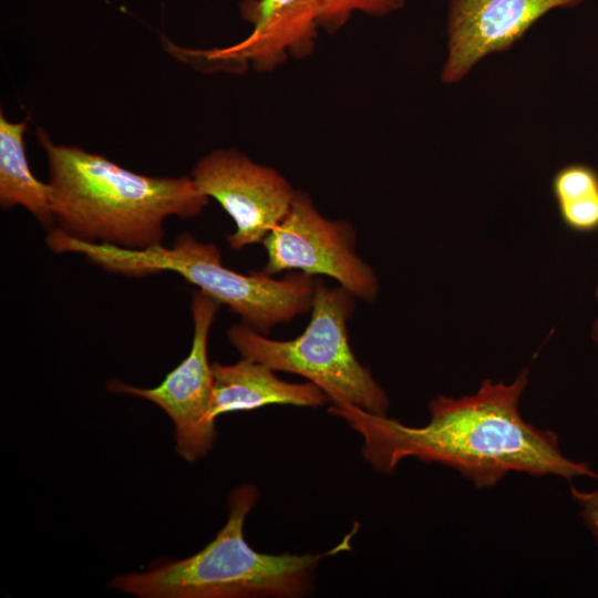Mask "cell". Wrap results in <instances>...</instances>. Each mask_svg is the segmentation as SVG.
<instances>
[{
    "mask_svg": "<svg viewBox=\"0 0 598 598\" xmlns=\"http://www.w3.org/2000/svg\"><path fill=\"white\" fill-rule=\"evenodd\" d=\"M38 137L56 228L74 239L147 249L162 244L166 218L197 216L208 204L190 176L138 174L103 155L56 145L42 128Z\"/></svg>",
    "mask_w": 598,
    "mask_h": 598,
    "instance_id": "2",
    "label": "cell"
},
{
    "mask_svg": "<svg viewBox=\"0 0 598 598\" xmlns=\"http://www.w3.org/2000/svg\"><path fill=\"white\" fill-rule=\"evenodd\" d=\"M551 190L564 224L579 233L598 229V173L586 164H569L553 177Z\"/></svg>",
    "mask_w": 598,
    "mask_h": 598,
    "instance_id": "13",
    "label": "cell"
},
{
    "mask_svg": "<svg viewBox=\"0 0 598 598\" xmlns=\"http://www.w3.org/2000/svg\"><path fill=\"white\" fill-rule=\"evenodd\" d=\"M570 495L578 507L582 523L598 544V489L582 491L571 486Z\"/></svg>",
    "mask_w": 598,
    "mask_h": 598,
    "instance_id": "15",
    "label": "cell"
},
{
    "mask_svg": "<svg viewBox=\"0 0 598 598\" xmlns=\"http://www.w3.org/2000/svg\"><path fill=\"white\" fill-rule=\"evenodd\" d=\"M56 248L60 252L81 254L90 262L125 276L176 272L262 334L311 310L317 282L313 276L300 271L275 279L264 270L241 274L229 269L215 244L199 241L187 233L169 247L161 244L147 249L85 243L61 235Z\"/></svg>",
    "mask_w": 598,
    "mask_h": 598,
    "instance_id": "4",
    "label": "cell"
},
{
    "mask_svg": "<svg viewBox=\"0 0 598 598\" xmlns=\"http://www.w3.org/2000/svg\"><path fill=\"white\" fill-rule=\"evenodd\" d=\"M529 371L512 382L482 381L460 398L439 394L429 403L430 421L411 426L350 403L332 404L363 439L362 455L378 472L391 474L401 461L415 457L457 471L476 488L497 485L512 472L565 480H598L585 461L567 457L558 435L527 422L519 410Z\"/></svg>",
    "mask_w": 598,
    "mask_h": 598,
    "instance_id": "1",
    "label": "cell"
},
{
    "mask_svg": "<svg viewBox=\"0 0 598 598\" xmlns=\"http://www.w3.org/2000/svg\"><path fill=\"white\" fill-rule=\"evenodd\" d=\"M355 297L341 286L317 279L310 321L292 340L267 338L241 322L227 332L231 346L247 358L275 371L295 373L318 385L334 404L350 403L386 415L389 399L370 370L355 358L347 323Z\"/></svg>",
    "mask_w": 598,
    "mask_h": 598,
    "instance_id": "5",
    "label": "cell"
},
{
    "mask_svg": "<svg viewBox=\"0 0 598 598\" xmlns=\"http://www.w3.org/2000/svg\"><path fill=\"white\" fill-rule=\"evenodd\" d=\"M595 296H596V300H597V302H598V286H597L596 289H595Z\"/></svg>",
    "mask_w": 598,
    "mask_h": 598,
    "instance_id": "17",
    "label": "cell"
},
{
    "mask_svg": "<svg viewBox=\"0 0 598 598\" xmlns=\"http://www.w3.org/2000/svg\"><path fill=\"white\" fill-rule=\"evenodd\" d=\"M220 305L202 292H192L194 334L188 355L155 388H137L111 381L109 389L147 400L159 406L175 426L176 452L195 462L212 448L215 420L210 416L213 369L208 361V338Z\"/></svg>",
    "mask_w": 598,
    "mask_h": 598,
    "instance_id": "7",
    "label": "cell"
},
{
    "mask_svg": "<svg viewBox=\"0 0 598 598\" xmlns=\"http://www.w3.org/2000/svg\"><path fill=\"white\" fill-rule=\"evenodd\" d=\"M190 177L199 192L215 199L234 220L236 229L226 237L234 250L262 244L287 215L296 192L278 171L235 148L208 153Z\"/></svg>",
    "mask_w": 598,
    "mask_h": 598,
    "instance_id": "8",
    "label": "cell"
},
{
    "mask_svg": "<svg viewBox=\"0 0 598 598\" xmlns=\"http://www.w3.org/2000/svg\"><path fill=\"white\" fill-rule=\"evenodd\" d=\"M212 369L210 416L215 421L219 415L234 411L255 410L270 404L317 408L329 400L315 383L286 382L271 368L247 358L234 364L215 362Z\"/></svg>",
    "mask_w": 598,
    "mask_h": 598,
    "instance_id": "11",
    "label": "cell"
},
{
    "mask_svg": "<svg viewBox=\"0 0 598 598\" xmlns=\"http://www.w3.org/2000/svg\"><path fill=\"white\" fill-rule=\"evenodd\" d=\"M27 121L10 122L0 114V204L22 206L42 224L53 221L51 187L32 173L25 154Z\"/></svg>",
    "mask_w": 598,
    "mask_h": 598,
    "instance_id": "12",
    "label": "cell"
},
{
    "mask_svg": "<svg viewBox=\"0 0 598 598\" xmlns=\"http://www.w3.org/2000/svg\"><path fill=\"white\" fill-rule=\"evenodd\" d=\"M239 8L251 32L228 48L202 51L208 61L250 63L257 72H271L288 58L305 59L316 49L320 0H243Z\"/></svg>",
    "mask_w": 598,
    "mask_h": 598,
    "instance_id": "10",
    "label": "cell"
},
{
    "mask_svg": "<svg viewBox=\"0 0 598 598\" xmlns=\"http://www.w3.org/2000/svg\"><path fill=\"white\" fill-rule=\"evenodd\" d=\"M591 339L598 347V318L594 321V324L591 327Z\"/></svg>",
    "mask_w": 598,
    "mask_h": 598,
    "instance_id": "16",
    "label": "cell"
},
{
    "mask_svg": "<svg viewBox=\"0 0 598 598\" xmlns=\"http://www.w3.org/2000/svg\"><path fill=\"white\" fill-rule=\"evenodd\" d=\"M258 496L252 485L235 488L228 498L226 524L202 550L143 573L116 576L110 586L143 598H296L308 595L319 561L349 549L352 535L323 554L259 553L244 536L245 520Z\"/></svg>",
    "mask_w": 598,
    "mask_h": 598,
    "instance_id": "3",
    "label": "cell"
},
{
    "mask_svg": "<svg viewBox=\"0 0 598 598\" xmlns=\"http://www.w3.org/2000/svg\"><path fill=\"white\" fill-rule=\"evenodd\" d=\"M262 245L274 276L286 270L328 276L358 299L371 302L379 292L375 272L355 251V231L346 220L322 216L308 193L295 192L285 218Z\"/></svg>",
    "mask_w": 598,
    "mask_h": 598,
    "instance_id": "6",
    "label": "cell"
},
{
    "mask_svg": "<svg viewBox=\"0 0 598 598\" xmlns=\"http://www.w3.org/2000/svg\"><path fill=\"white\" fill-rule=\"evenodd\" d=\"M587 0H448L441 81H463L484 58L515 45L544 16Z\"/></svg>",
    "mask_w": 598,
    "mask_h": 598,
    "instance_id": "9",
    "label": "cell"
},
{
    "mask_svg": "<svg viewBox=\"0 0 598 598\" xmlns=\"http://www.w3.org/2000/svg\"><path fill=\"white\" fill-rule=\"evenodd\" d=\"M406 0H320V29L333 34L342 29L355 12L385 17L400 9Z\"/></svg>",
    "mask_w": 598,
    "mask_h": 598,
    "instance_id": "14",
    "label": "cell"
}]
</instances>
